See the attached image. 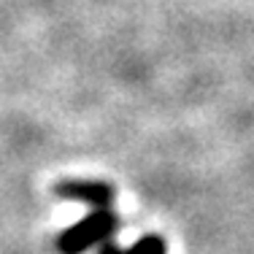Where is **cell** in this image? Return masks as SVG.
Instances as JSON below:
<instances>
[{"label": "cell", "mask_w": 254, "mask_h": 254, "mask_svg": "<svg viewBox=\"0 0 254 254\" xmlns=\"http://www.w3.org/2000/svg\"><path fill=\"white\" fill-rule=\"evenodd\" d=\"M125 254H168V246H165V241H162V235L146 233V235H141L130 249H125Z\"/></svg>", "instance_id": "3"}, {"label": "cell", "mask_w": 254, "mask_h": 254, "mask_svg": "<svg viewBox=\"0 0 254 254\" xmlns=\"http://www.w3.org/2000/svg\"><path fill=\"white\" fill-rule=\"evenodd\" d=\"M54 195L60 200L84 203L89 208H111L117 190L108 181H98V179H63L54 184Z\"/></svg>", "instance_id": "2"}, {"label": "cell", "mask_w": 254, "mask_h": 254, "mask_svg": "<svg viewBox=\"0 0 254 254\" xmlns=\"http://www.w3.org/2000/svg\"><path fill=\"white\" fill-rule=\"evenodd\" d=\"M98 254H125V249L117 244V241H103L98 246Z\"/></svg>", "instance_id": "4"}, {"label": "cell", "mask_w": 254, "mask_h": 254, "mask_svg": "<svg viewBox=\"0 0 254 254\" xmlns=\"http://www.w3.org/2000/svg\"><path fill=\"white\" fill-rule=\"evenodd\" d=\"M119 230V216L111 208H92L84 219L57 235V252L60 254H84L103 241H111Z\"/></svg>", "instance_id": "1"}]
</instances>
